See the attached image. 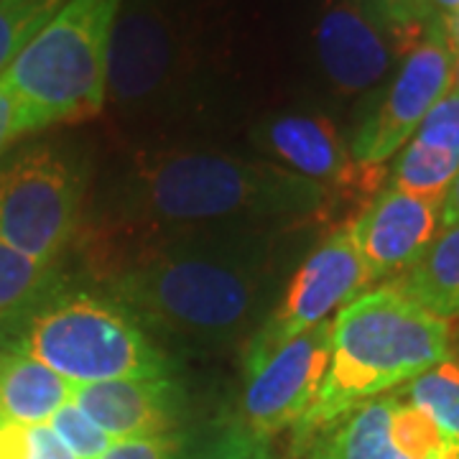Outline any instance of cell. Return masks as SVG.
<instances>
[{
    "label": "cell",
    "mask_w": 459,
    "mask_h": 459,
    "mask_svg": "<svg viewBox=\"0 0 459 459\" xmlns=\"http://www.w3.org/2000/svg\"><path fill=\"white\" fill-rule=\"evenodd\" d=\"M444 358L449 322L413 301L398 281L352 299L332 322L327 376L309 413L296 424L299 442H309L365 401L411 383Z\"/></svg>",
    "instance_id": "3957f363"
},
{
    "label": "cell",
    "mask_w": 459,
    "mask_h": 459,
    "mask_svg": "<svg viewBox=\"0 0 459 459\" xmlns=\"http://www.w3.org/2000/svg\"><path fill=\"white\" fill-rule=\"evenodd\" d=\"M0 459H77L49 424H0Z\"/></svg>",
    "instance_id": "603a6c76"
},
{
    "label": "cell",
    "mask_w": 459,
    "mask_h": 459,
    "mask_svg": "<svg viewBox=\"0 0 459 459\" xmlns=\"http://www.w3.org/2000/svg\"><path fill=\"white\" fill-rule=\"evenodd\" d=\"M72 385L166 377L169 358L115 301L65 294L44 301L26 319L16 344Z\"/></svg>",
    "instance_id": "5b68a950"
},
{
    "label": "cell",
    "mask_w": 459,
    "mask_h": 459,
    "mask_svg": "<svg viewBox=\"0 0 459 459\" xmlns=\"http://www.w3.org/2000/svg\"><path fill=\"white\" fill-rule=\"evenodd\" d=\"M184 439L179 434L138 437V439H115L95 459H181Z\"/></svg>",
    "instance_id": "484cf974"
},
{
    "label": "cell",
    "mask_w": 459,
    "mask_h": 459,
    "mask_svg": "<svg viewBox=\"0 0 459 459\" xmlns=\"http://www.w3.org/2000/svg\"><path fill=\"white\" fill-rule=\"evenodd\" d=\"M325 77L344 95L376 87L401 59L394 39L360 8L358 0H327L314 31Z\"/></svg>",
    "instance_id": "4fadbf2b"
},
{
    "label": "cell",
    "mask_w": 459,
    "mask_h": 459,
    "mask_svg": "<svg viewBox=\"0 0 459 459\" xmlns=\"http://www.w3.org/2000/svg\"><path fill=\"white\" fill-rule=\"evenodd\" d=\"M72 398V383L23 352L0 355V424H47Z\"/></svg>",
    "instance_id": "9a60e30c"
},
{
    "label": "cell",
    "mask_w": 459,
    "mask_h": 459,
    "mask_svg": "<svg viewBox=\"0 0 459 459\" xmlns=\"http://www.w3.org/2000/svg\"><path fill=\"white\" fill-rule=\"evenodd\" d=\"M54 286V265L36 263L0 243V329L26 322Z\"/></svg>",
    "instance_id": "ac0fdd59"
},
{
    "label": "cell",
    "mask_w": 459,
    "mask_h": 459,
    "mask_svg": "<svg viewBox=\"0 0 459 459\" xmlns=\"http://www.w3.org/2000/svg\"><path fill=\"white\" fill-rule=\"evenodd\" d=\"M413 141L459 153V95L446 92L413 133Z\"/></svg>",
    "instance_id": "d4e9b609"
},
{
    "label": "cell",
    "mask_w": 459,
    "mask_h": 459,
    "mask_svg": "<svg viewBox=\"0 0 459 459\" xmlns=\"http://www.w3.org/2000/svg\"><path fill=\"white\" fill-rule=\"evenodd\" d=\"M391 395H377L316 434L309 459H411L388 434Z\"/></svg>",
    "instance_id": "2e32d148"
},
{
    "label": "cell",
    "mask_w": 459,
    "mask_h": 459,
    "mask_svg": "<svg viewBox=\"0 0 459 459\" xmlns=\"http://www.w3.org/2000/svg\"><path fill=\"white\" fill-rule=\"evenodd\" d=\"M429 3L442 16H455V13H459V0H429Z\"/></svg>",
    "instance_id": "f546056e"
},
{
    "label": "cell",
    "mask_w": 459,
    "mask_h": 459,
    "mask_svg": "<svg viewBox=\"0 0 459 459\" xmlns=\"http://www.w3.org/2000/svg\"><path fill=\"white\" fill-rule=\"evenodd\" d=\"M459 171V153L411 141L394 169V189L442 204Z\"/></svg>",
    "instance_id": "d6986e66"
},
{
    "label": "cell",
    "mask_w": 459,
    "mask_h": 459,
    "mask_svg": "<svg viewBox=\"0 0 459 459\" xmlns=\"http://www.w3.org/2000/svg\"><path fill=\"white\" fill-rule=\"evenodd\" d=\"M199 459H273L265 439H258L243 424L228 429Z\"/></svg>",
    "instance_id": "4316f807"
},
{
    "label": "cell",
    "mask_w": 459,
    "mask_h": 459,
    "mask_svg": "<svg viewBox=\"0 0 459 459\" xmlns=\"http://www.w3.org/2000/svg\"><path fill=\"white\" fill-rule=\"evenodd\" d=\"M401 289L431 314L459 316V225L437 232L424 255L398 279Z\"/></svg>",
    "instance_id": "e0dca14e"
},
{
    "label": "cell",
    "mask_w": 459,
    "mask_h": 459,
    "mask_svg": "<svg viewBox=\"0 0 459 459\" xmlns=\"http://www.w3.org/2000/svg\"><path fill=\"white\" fill-rule=\"evenodd\" d=\"M455 56L444 41L439 16L424 39L406 54L394 82L383 90L373 113L362 120L350 153L358 164L383 166L395 151L406 146L431 108L452 90Z\"/></svg>",
    "instance_id": "52a82bcc"
},
{
    "label": "cell",
    "mask_w": 459,
    "mask_h": 459,
    "mask_svg": "<svg viewBox=\"0 0 459 459\" xmlns=\"http://www.w3.org/2000/svg\"><path fill=\"white\" fill-rule=\"evenodd\" d=\"M69 401L113 442L171 434L181 416V391L169 377L72 385Z\"/></svg>",
    "instance_id": "5bb4252c"
},
{
    "label": "cell",
    "mask_w": 459,
    "mask_h": 459,
    "mask_svg": "<svg viewBox=\"0 0 459 459\" xmlns=\"http://www.w3.org/2000/svg\"><path fill=\"white\" fill-rule=\"evenodd\" d=\"M90 268L138 325L192 342H232L258 319L271 246L253 230L117 228Z\"/></svg>",
    "instance_id": "6da1fadb"
},
{
    "label": "cell",
    "mask_w": 459,
    "mask_h": 459,
    "mask_svg": "<svg viewBox=\"0 0 459 459\" xmlns=\"http://www.w3.org/2000/svg\"><path fill=\"white\" fill-rule=\"evenodd\" d=\"M442 204L398 189L380 192L350 225L370 281L403 276L439 232Z\"/></svg>",
    "instance_id": "7c38bea8"
},
{
    "label": "cell",
    "mask_w": 459,
    "mask_h": 459,
    "mask_svg": "<svg viewBox=\"0 0 459 459\" xmlns=\"http://www.w3.org/2000/svg\"><path fill=\"white\" fill-rule=\"evenodd\" d=\"M47 424H49L51 431L59 437V442L65 444L66 449H69L77 459H95L110 446V442H113V439H110L98 424H92L72 401L56 411Z\"/></svg>",
    "instance_id": "cb8c5ba5"
},
{
    "label": "cell",
    "mask_w": 459,
    "mask_h": 459,
    "mask_svg": "<svg viewBox=\"0 0 459 459\" xmlns=\"http://www.w3.org/2000/svg\"><path fill=\"white\" fill-rule=\"evenodd\" d=\"M258 141L289 171L314 181L327 195L332 212L340 204H370L385 177L383 166H365L352 159L350 148L325 115H273L261 126Z\"/></svg>",
    "instance_id": "30bf717a"
},
{
    "label": "cell",
    "mask_w": 459,
    "mask_h": 459,
    "mask_svg": "<svg viewBox=\"0 0 459 459\" xmlns=\"http://www.w3.org/2000/svg\"><path fill=\"white\" fill-rule=\"evenodd\" d=\"M406 398L431 416L439 427L459 439V360L444 358L434 368L416 376L406 388Z\"/></svg>",
    "instance_id": "ffe728a7"
},
{
    "label": "cell",
    "mask_w": 459,
    "mask_h": 459,
    "mask_svg": "<svg viewBox=\"0 0 459 459\" xmlns=\"http://www.w3.org/2000/svg\"><path fill=\"white\" fill-rule=\"evenodd\" d=\"M82 195V174L65 151H23L0 171V243L54 265L77 230Z\"/></svg>",
    "instance_id": "8992f818"
},
{
    "label": "cell",
    "mask_w": 459,
    "mask_h": 459,
    "mask_svg": "<svg viewBox=\"0 0 459 459\" xmlns=\"http://www.w3.org/2000/svg\"><path fill=\"white\" fill-rule=\"evenodd\" d=\"M360 8L394 39L398 51L406 56L427 29L439 16L429 0H358Z\"/></svg>",
    "instance_id": "44dd1931"
},
{
    "label": "cell",
    "mask_w": 459,
    "mask_h": 459,
    "mask_svg": "<svg viewBox=\"0 0 459 459\" xmlns=\"http://www.w3.org/2000/svg\"><path fill=\"white\" fill-rule=\"evenodd\" d=\"M65 0H0V77Z\"/></svg>",
    "instance_id": "7402d4cb"
},
{
    "label": "cell",
    "mask_w": 459,
    "mask_h": 459,
    "mask_svg": "<svg viewBox=\"0 0 459 459\" xmlns=\"http://www.w3.org/2000/svg\"><path fill=\"white\" fill-rule=\"evenodd\" d=\"M36 131L29 108L16 98V92L0 80V153L21 135Z\"/></svg>",
    "instance_id": "83f0119b"
},
{
    "label": "cell",
    "mask_w": 459,
    "mask_h": 459,
    "mask_svg": "<svg viewBox=\"0 0 459 459\" xmlns=\"http://www.w3.org/2000/svg\"><path fill=\"white\" fill-rule=\"evenodd\" d=\"M439 225L449 228V225H459V171L455 181L449 184L446 195L442 199V212H439Z\"/></svg>",
    "instance_id": "f1b7e54d"
},
{
    "label": "cell",
    "mask_w": 459,
    "mask_h": 459,
    "mask_svg": "<svg viewBox=\"0 0 459 459\" xmlns=\"http://www.w3.org/2000/svg\"><path fill=\"white\" fill-rule=\"evenodd\" d=\"M329 355L332 322L325 319L273 352L246 360L243 427L265 442L283 429L296 427L316 401Z\"/></svg>",
    "instance_id": "9c48e42d"
},
{
    "label": "cell",
    "mask_w": 459,
    "mask_h": 459,
    "mask_svg": "<svg viewBox=\"0 0 459 459\" xmlns=\"http://www.w3.org/2000/svg\"><path fill=\"white\" fill-rule=\"evenodd\" d=\"M373 286L368 268L355 247L350 228L334 230L322 246L299 265L286 294L247 342L246 360L273 352L283 342L325 322L334 309H342L362 289Z\"/></svg>",
    "instance_id": "ba28073f"
},
{
    "label": "cell",
    "mask_w": 459,
    "mask_h": 459,
    "mask_svg": "<svg viewBox=\"0 0 459 459\" xmlns=\"http://www.w3.org/2000/svg\"><path fill=\"white\" fill-rule=\"evenodd\" d=\"M123 0H65L0 77L29 108L36 131L80 123L108 100V49Z\"/></svg>",
    "instance_id": "277c9868"
},
{
    "label": "cell",
    "mask_w": 459,
    "mask_h": 459,
    "mask_svg": "<svg viewBox=\"0 0 459 459\" xmlns=\"http://www.w3.org/2000/svg\"><path fill=\"white\" fill-rule=\"evenodd\" d=\"M123 195V217L138 230H247L332 214L327 195L314 181L220 151L143 156Z\"/></svg>",
    "instance_id": "7a4b0ae2"
},
{
    "label": "cell",
    "mask_w": 459,
    "mask_h": 459,
    "mask_svg": "<svg viewBox=\"0 0 459 459\" xmlns=\"http://www.w3.org/2000/svg\"><path fill=\"white\" fill-rule=\"evenodd\" d=\"M179 39L153 3L135 0L117 11L108 49V95L123 108L148 105L174 82Z\"/></svg>",
    "instance_id": "8fae6325"
}]
</instances>
